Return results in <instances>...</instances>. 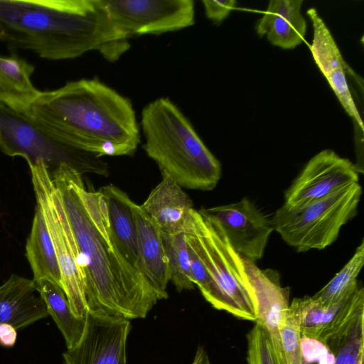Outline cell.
<instances>
[{
	"label": "cell",
	"mask_w": 364,
	"mask_h": 364,
	"mask_svg": "<svg viewBox=\"0 0 364 364\" xmlns=\"http://www.w3.org/2000/svg\"><path fill=\"white\" fill-rule=\"evenodd\" d=\"M51 177L80 255L87 313L128 320L145 318L161 299L124 256L112 231L103 194L87 191L82 175L67 165Z\"/></svg>",
	"instance_id": "6da1fadb"
},
{
	"label": "cell",
	"mask_w": 364,
	"mask_h": 364,
	"mask_svg": "<svg viewBox=\"0 0 364 364\" xmlns=\"http://www.w3.org/2000/svg\"><path fill=\"white\" fill-rule=\"evenodd\" d=\"M104 0H0V41L50 60L97 51L115 62L130 48Z\"/></svg>",
	"instance_id": "7a4b0ae2"
},
{
	"label": "cell",
	"mask_w": 364,
	"mask_h": 364,
	"mask_svg": "<svg viewBox=\"0 0 364 364\" xmlns=\"http://www.w3.org/2000/svg\"><path fill=\"white\" fill-rule=\"evenodd\" d=\"M15 110L58 141L99 158L132 156L141 141L130 100L96 78L41 90Z\"/></svg>",
	"instance_id": "3957f363"
},
{
	"label": "cell",
	"mask_w": 364,
	"mask_h": 364,
	"mask_svg": "<svg viewBox=\"0 0 364 364\" xmlns=\"http://www.w3.org/2000/svg\"><path fill=\"white\" fill-rule=\"evenodd\" d=\"M140 130L146 154L161 175L181 187L211 191L221 176V165L181 110L168 97H159L141 111Z\"/></svg>",
	"instance_id": "277c9868"
},
{
	"label": "cell",
	"mask_w": 364,
	"mask_h": 364,
	"mask_svg": "<svg viewBox=\"0 0 364 364\" xmlns=\"http://www.w3.org/2000/svg\"><path fill=\"white\" fill-rule=\"evenodd\" d=\"M185 237L223 297L226 311L239 318L255 321L241 255L233 249L218 223L194 209Z\"/></svg>",
	"instance_id": "5b68a950"
},
{
	"label": "cell",
	"mask_w": 364,
	"mask_h": 364,
	"mask_svg": "<svg viewBox=\"0 0 364 364\" xmlns=\"http://www.w3.org/2000/svg\"><path fill=\"white\" fill-rule=\"evenodd\" d=\"M361 194L356 183L300 207L283 205L272 219L274 230L297 252L325 249L356 215Z\"/></svg>",
	"instance_id": "8992f818"
},
{
	"label": "cell",
	"mask_w": 364,
	"mask_h": 364,
	"mask_svg": "<svg viewBox=\"0 0 364 364\" xmlns=\"http://www.w3.org/2000/svg\"><path fill=\"white\" fill-rule=\"evenodd\" d=\"M0 151L9 156L23 158L29 167L43 163L50 176L62 165L81 175H109L107 164L100 158L58 141L23 114L1 102Z\"/></svg>",
	"instance_id": "52a82bcc"
},
{
	"label": "cell",
	"mask_w": 364,
	"mask_h": 364,
	"mask_svg": "<svg viewBox=\"0 0 364 364\" xmlns=\"http://www.w3.org/2000/svg\"><path fill=\"white\" fill-rule=\"evenodd\" d=\"M29 168L36 204L42 210L54 245L62 288L73 313L79 317L85 316L87 307L85 275L59 191L43 164L39 163Z\"/></svg>",
	"instance_id": "ba28073f"
},
{
	"label": "cell",
	"mask_w": 364,
	"mask_h": 364,
	"mask_svg": "<svg viewBox=\"0 0 364 364\" xmlns=\"http://www.w3.org/2000/svg\"><path fill=\"white\" fill-rule=\"evenodd\" d=\"M117 27L127 37L159 35L195 23L193 0H104Z\"/></svg>",
	"instance_id": "9c48e42d"
},
{
	"label": "cell",
	"mask_w": 364,
	"mask_h": 364,
	"mask_svg": "<svg viewBox=\"0 0 364 364\" xmlns=\"http://www.w3.org/2000/svg\"><path fill=\"white\" fill-rule=\"evenodd\" d=\"M355 164L330 149L311 158L284 195V205L296 208L327 197L359 181Z\"/></svg>",
	"instance_id": "30bf717a"
},
{
	"label": "cell",
	"mask_w": 364,
	"mask_h": 364,
	"mask_svg": "<svg viewBox=\"0 0 364 364\" xmlns=\"http://www.w3.org/2000/svg\"><path fill=\"white\" fill-rule=\"evenodd\" d=\"M215 219L233 249L252 262L260 259L274 227L272 219L243 198L228 205L200 210Z\"/></svg>",
	"instance_id": "8fae6325"
},
{
	"label": "cell",
	"mask_w": 364,
	"mask_h": 364,
	"mask_svg": "<svg viewBox=\"0 0 364 364\" xmlns=\"http://www.w3.org/2000/svg\"><path fill=\"white\" fill-rule=\"evenodd\" d=\"M128 319L87 313L80 342L63 353L64 364H128Z\"/></svg>",
	"instance_id": "7c38bea8"
},
{
	"label": "cell",
	"mask_w": 364,
	"mask_h": 364,
	"mask_svg": "<svg viewBox=\"0 0 364 364\" xmlns=\"http://www.w3.org/2000/svg\"><path fill=\"white\" fill-rule=\"evenodd\" d=\"M241 258L256 323L267 333L280 363L285 364L279 329L290 304L289 287L281 285L277 271L262 269L255 262L242 256Z\"/></svg>",
	"instance_id": "4fadbf2b"
},
{
	"label": "cell",
	"mask_w": 364,
	"mask_h": 364,
	"mask_svg": "<svg viewBox=\"0 0 364 364\" xmlns=\"http://www.w3.org/2000/svg\"><path fill=\"white\" fill-rule=\"evenodd\" d=\"M306 14L314 29L310 46L313 58L346 113L363 131V120L347 81L346 73L350 69L348 68L334 38L317 11L311 8L306 11Z\"/></svg>",
	"instance_id": "5bb4252c"
},
{
	"label": "cell",
	"mask_w": 364,
	"mask_h": 364,
	"mask_svg": "<svg viewBox=\"0 0 364 364\" xmlns=\"http://www.w3.org/2000/svg\"><path fill=\"white\" fill-rule=\"evenodd\" d=\"M131 206L136 230L139 270L160 299H166L170 278L162 233L141 205L132 200Z\"/></svg>",
	"instance_id": "9a60e30c"
},
{
	"label": "cell",
	"mask_w": 364,
	"mask_h": 364,
	"mask_svg": "<svg viewBox=\"0 0 364 364\" xmlns=\"http://www.w3.org/2000/svg\"><path fill=\"white\" fill-rule=\"evenodd\" d=\"M301 336L323 342L364 310V290L359 286L350 296L329 306L311 296L299 298Z\"/></svg>",
	"instance_id": "2e32d148"
},
{
	"label": "cell",
	"mask_w": 364,
	"mask_h": 364,
	"mask_svg": "<svg viewBox=\"0 0 364 364\" xmlns=\"http://www.w3.org/2000/svg\"><path fill=\"white\" fill-rule=\"evenodd\" d=\"M141 205L161 233L170 235L185 233L194 210L183 188L166 175Z\"/></svg>",
	"instance_id": "e0dca14e"
},
{
	"label": "cell",
	"mask_w": 364,
	"mask_h": 364,
	"mask_svg": "<svg viewBox=\"0 0 364 364\" xmlns=\"http://www.w3.org/2000/svg\"><path fill=\"white\" fill-rule=\"evenodd\" d=\"M48 316L33 279L13 274L0 286V324L18 330Z\"/></svg>",
	"instance_id": "ac0fdd59"
},
{
	"label": "cell",
	"mask_w": 364,
	"mask_h": 364,
	"mask_svg": "<svg viewBox=\"0 0 364 364\" xmlns=\"http://www.w3.org/2000/svg\"><path fill=\"white\" fill-rule=\"evenodd\" d=\"M302 0H272L256 26L257 33L274 46L292 49L304 38L306 23L301 14Z\"/></svg>",
	"instance_id": "d6986e66"
},
{
	"label": "cell",
	"mask_w": 364,
	"mask_h": 364,
	"mask_svg": "<svg viewBox=\"0 0 364 364\" xmlns=\"http://www.w3.org/2000/svg\"><path fill=\"white\" fill-rule=\"evenodd\" d=\"M99 191L105 197L109 225L122 253L139 270L136 230L131 206L132 200L125 192L113 184L102 186Z\"/></svg>",
	"instance_id": "ffe728a7"
},
{
	"label": "cell",
	"mask_w": 364,
	"mask_h": 364,
	"mask_svg": "<svg viewBox=\"0 0 364 364\" xmlns=\"http://www.w3.org/2000/svg\"><path fill=\"white\" fill-rule=\"evenodd\" d=\"M33 65L16 53L0 55V102L18 109L26 106L39 94L31 82Z\"/></svg>",
	"instance_id": "44dd1931"
},
{
	"label": "cell",
	"mask_w": 364,
	"mask_h": 364,
	"mask_svg": "<svg viewBox=\"0 0 364 364\" xmlns=\"http://www.w3.org/2000/svg\"><path fill=\"white\" fill-rule=\"evenodd\" d=\"M26 255L32 269L33 281L48 279L62 287L60 268L53 240L39 205L36 204Z\"/></svg>",
	"instance_id": "7402d4cb"
},
{
	"label": "cell",
	"mask_w": 364,
	"mask_h": 364,
	"mask_svg": "<svg viewBox=\"0 0 364 364\" xmlns=\"http://www.w3.org/2000/svg\"><path fill=\"white\" fill-rule=\"evenodd\" d=\"M50 315L61 332L67 349L75 348L81 341L86 327V316H75L63 288L48 279L33 281Z\"/></svg>",
	"instance_id": "603a6c76"
},
{
	"label": "cell",
	"mask_w": 364,
	"mask_h": 364,
	"mask_svg": "<svg viewBox=\"0 0 364 364\" xmlns=\"http://www.w3.org/2000/svg\"><path fill=\"white\" fill-rule=\"evenodd\" d=\"M364 264L362 240L345 266L311 298L323 306H329L351 295L358 287L357 277Z\"/></svg>",
	"instance_id": "cb8c5ba5"
},
{
	"label": "cell",
	"mask_w": 364,
	"mask_h": 364,
	"mask_svg": "<svg viewBox=\"0 0 364 364\" xmlns=\"http://www.w3.org/2000/svg\"><path fill=\"white\" fill-rule=\"evenodd\" d=\"M363 315L360 311L323 343L333 354L335 364H359L364 359Z\"/></svg>",
	"instance_id": "d4e9b609"
},
{
	"label": "cell",
	"mask_w": 364,
	"mask_h": 364,
	"mask_svg": "<svg viewBox=\"0 0 364 364\" xmlns=\"http://www.w3.org/2000/svg\"><path fill=\"white\" fill-rule=\"evenodd\" d=\"M168 257L170 281L178 291L191 290L194 284L191 278V259L185 233L170 235L162 233Z\"/></svg>",
	"instance_id": "484cf974"
},
{
	"label": "cell",
	"mask_w": 364,
	"mask_h": 364,
	"mask_svg": "<svg viewBox=\"0 0 364 364\" xmlns=\"http://www.w3.org/2000/svg\"><path fill=\"white\" fill-rule=\"evenodd\" d=\"M279 331L285 364H303L300 349L299 298H294L290 303Z\"/></svg>",
	"instance_id": "4316f807"
},
{
	"label": "cell",
	"mask_w": 364,
	"mask_h": 364,
	"mask_svg": "<svg viewBox=\"0 0 364 364\" xmlns=\"http://www.w3.org/2000/svg\"><path fill=\"white\" fill-rule=\"evenodd\" d=\"M248 364H281L266 331L257 323L247 336Z\"/></svg>",
	"instance_id": "83f0119b"
},
{
	"label": "cell",
	"mask_w": 364,
	"mask_h": 364,
	"mask_svg": "<svg viewBox=\"0 0 364 364\" xmlns=\"http://www.w3.org/2000/svg\"><path fill=\"white\" fill-rule=\"evenodd\" d=\"M300 349L303 360L316 364H335V357L320 341L301 336Z\"/></svg>",
	"instance_id": "f1b7e54d"
},
{
	"label": "cell",
	"mask_w": 364,
	"mask_h": 364,
	"mask_svg": "<svg viewBox=\"0 0 364 364\" xmlns=\"http://www.w3.org/2000/svg\"><path fill=\"white\" fill-rule=\"evenodd\" d=\"M202 3L207 18L215 23H220L235 8L237 1L235 0H203Z\"/></svg>",
	"instance_id": "f546056e"
},
{
	"label": "cell",
	"mask_w": 364,
	"mask_h": 364,
	"mask_svg": "<svg viewBox=\"0 0 364 364\" xmlns=\"http://www.w3.org/2000/svg\"><path fill=\"white\" fill-rule=\"evenodd\" d=\"M17 337L16 330L9 324H0V344L11 347L16 342Z\"/></svg>",
	"instance_id": "4dcf8cb0"
},
{
	"label": "cell",
	"mask_w": 364,
	"mask_h": 364,
	"mask_svg": "<svg viewBox=\"0 0 364 364\" xmlns=\"http://www.w3.org/2000/svg\"><path fill=\"white\" fill-rule=\"evenodd\" d=\"M303 364H316V363H309L303 360Z\"/></svg>",
	"instance_id": "1f68e13d"
},
{
	"label": "cell",
	"mask_w": 364,
	"mask_h": 364,
	"mask_svg": "<svg viewBox=\"0 0 364 364\" xmlns=\"http://www.w3.org/2000/svg\"><path fill=\"white\" fill-rule=\"evenodd\" d=\"M363 360H364V359H362V360H360V362L359 363V364H363Z\"/></svg>",
	"instance_id": "d6a6232c"
}]
</instances>
